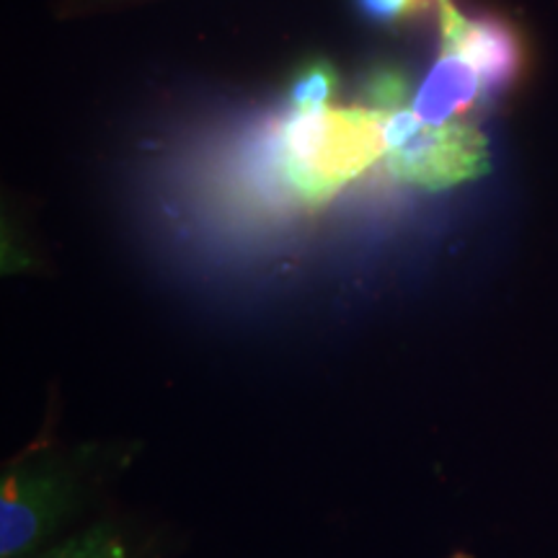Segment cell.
Instances as JSON below:
<instances>
[{
	"label": "cell",
	"instance_id": "obj_1",
	"mask_svg": "<svg viewBox=\"0 0 558 558\" xmlns=\"http://www.w3.org/2000/svg\"><path fill=\"white\" fill-rule=\"evenodd\" d=\"M386 122L388 109L378 107L292 109L279 137L284 179L305 202H326L386 158Z\"/></svg>",
	"mask_w": 558,
	"mask_h": 558
},
{
	"label": "cell",
	"instance_id": "obj_2",
	"mask_svg": "<svg viewBox=\"0 0 558 558\" xmlns=\"http://www.w3.org/2000/svg\"><path fill=\"white\" fill-rule=\"evenodd\" d=\"M386 166L422 190H448L488 171L486 137L469 122L427 124L411 107L388 111Z\"/></svg>",
	"mask_w": 558,
	"mask_h": 558
},
{
	"label": "cell",
	"instance_id": "obj_3",
	"mask_svg": "<svg viewBox=\"0 0 558 558\" xmlns=\"http://www.w3.org/2000/svg\"><path fill=\"white\" fill-rule=\"evenodd\" d=\"M73 481L58 465H19L3 478L0 497V558L37 550L68 518Z\"/></svg>",
	"mask_w": 558,
	"mask_h": 558
},
{
	"label": "cell",
	"instance_id": "obj_4",
	"mask_svg": "<svg viewBox=\"0 0 558 558\" xmlns=\"http://www.w3.org/2000/svg\"><path fill=\"white\" fill-rule=\"evenodd\" d=\"M439 39L456 45L478 68L488 96L505 90L522 68V47L514 32L497 19H469L452 0H437Z\"/></svg>",
	"mask_w": 558,
	"mask_h": 558
},
{
	"label": "cell",
	"instance_id": "obj_5",
	"mask_svg": "<svg viewBox=\"0 0 558 558\" xmlns=\"http://www.w3.org/2000/svg\"><path fill=\"white\" fill-rule=\"evenodd\" d=\"M488 90L478 68L465 58L450 41L439 39V54L435 65L416 90L411 109L422 122L448 124L458 122L465 111H471Z\"/></svg>",
	"mask_w": 558,
	"mask_h": 558
},
{
	"label": "cell",
	"instance_id": "obj_6",
	"mask_svg": "<svg viewBox=\"0 0 558 558\" xmlns=\"http://www.w3.org/2000/svg\"><path fill=\"white\" fill-rule=\"evenodd\" d=\"M32 558H132V548L117 527L96 525Z\"/></svg>",
	"mask_w": 558,
	"mask_h": 558
},
{
	"label": "cell",
	"instance_id": "obj_7",
	"mask_svg": "<svg viewBox=\"0 0 558 558\" xmlns=\"http://www.w3.org/2000/svg\"><path fill=\"white\" fill-rule=\"evenodd\" d=\"M333 90H337V73H333L329 62L316 60L300 70L290 88V104L295 111L329 107Z\"/></svg>",
	"mask_w": 558,
	"mask_h": 558
},
{
	"label": "cell",
	"instance_id": "obj_8",
	"mask_svg": "<svg viewBox=\"0 0 558 558\" xmlns=\"http://www.w3.org/2000/svg\"><path fill=\"white\" fill-rule=\"evenodd\" d=\"M365 16L375 21H403L418 16L437 0H357Z\"/></svg>",
	"mask_w": 558,
	"mask_h": 558
}]
</instances>
